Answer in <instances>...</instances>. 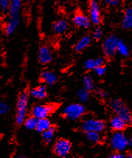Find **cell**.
Masks as SVG:
<instances>
[{
    "label": "cell",
    "mask_w": 132,
    "mask_h": 158,
    "mask_svg": "<svg viewBox=\"0 0 132 158\" xmlns=\"http://www.w3.org/2000/svg\"><path fill=\"white\" fill-rule=\"evenodd\" d=\"M29 95L26 92H22L19 95L16 104V123L18 125L23 123L27 115V106H28Z\"/></svg>",
    "instance_id": "obj_1"
},
{
    "label": "cell",
    "mask_w": 132,
    "mask_h": 158,
    "mask_svg": "<svg viewBox=\"0 0 132 158\" xmlns=\"http://www.w3.org/2000/svg\"><path fill=\"white\" fill-rule=\"evenodd\" d=\"M129 144V139L121 132L117 131L112 135L110 138V145L112 148L117 151H123Z\"/></svg>",
    "instance_id": "obj_2"
},
{
    "label": "cell",
    "mask_w": 132,
    "mask_h": 158,
    "mask_svg": "<svg viewBox=\"0 0 132 158\" xmlns=\"http://www.w3.org/2000/svg\"><path fill=\"white\" fill-rule=\"evenodd\" d=\"M85 112L84 106L82 105L75 103L66 106L63 111V114L67 118L70 120H75L80 118Z\"/></svg>",
    "instance_id": "obj_3"
},
{
    "label": "cell",
    "mask_w": 132,
    "mask_h": 158,
    "mask_svg": "<svg viewBox=\"0 0 132 158\" xmlns=\"http://www.w3.org/2000/svg\"><path fill=\"white\" fill-rule=\"evenodd\" d=\"M110 106L112 109L117 114L118 116L122 118L126 122H129L130 120V113L128 109L126 107L121 100L114 99L110 102Z\"/></svg>",
    "instance_id": "obj_4"
},
{
    "label": "cell",
    "mask_w": 132,
    "mask_h": 158,
    "mask_svg": "<svg viewBox=\"0 0 132 158\" xmlns=\"http://www.w3.org/2000/svg\"><path fill=\"white\" fill-rule=\"evenodd\" d=\"M105 128V124L102 120L89 118L87 120H85L82 124V129L85 132H97L100 133Z\"/></svg>",
    "instance_id": "obj_5"
},
{
    "label": "cell",
    "mask_w": 132,
    "mask_h": 158,
    "mask_svg": "<svg viewBox=\"0 0 132 158\" xmlns=\"http://www.w3.org/2000/svg\"><path fill=\"white\" fill-rule=\"evenodd\" d=\"M119 40L115 36H110L104 40L103 44L104 53L107 57H113L117 52V47Z\"/></svg>",
    "instance_id": "obj_6"
},
{
    "label": "cell",
    "mask_w": 132,
    "mask_h": 158,
    "mask_svg": "<svg viewBox=\"0 0 132 158\" xmlns=\"http://www.w3.org/2000/svg\"><path fill=\"white\" fill-rule=\"evenodd\" d=\"M71 143L67 139H58L55 143L54 147V151L58 156L65 157L69 155L71 150Z\"/></svg>",
    "instance_id": "obj_7"
},
{
    "label": "cell",
    "mask_w": 132,
    "mask_h": 158,
    "mask_svg": "<svg viewBox=\"0 0 132 158\" xmlns=\"http://www.w3.org/2000/svg\"><path fill=\"white\" fill-rule=\"evenodd\" d=\"M53 111V107L47 105H37L32 109V115L39 118H47Z\"/></svg>",
    "instance_id": "obj_8"
},
{
    "label": "cell",
    "mask_w": 132,
    "mask_h": 158,
    "mask_svg": "<svg viewBox=\"0 0 132 158\" xmlns=\"http://www.w3.org/2000/svg\"><path fill=\"white\" fill-rule=\"evenodd\" d=\"M89 19L91 22L96 25L100 23V10L96 0H91L89 5Z\"/></svg>",
    "instance_id": "obj_9"
},
{
    "label": "cell",
    "mask_w": 132,
    "mask_h": 158,
    "mask_svg": "<svg viewBox=\"0 0 132 158\" xmlns=\"http://www.w3.org/2000/svg\"><path fill=\"white\" fill-rule=\"evenodd\" d=\"M19 23V16H9L8 21L5 27L6 35H11L15 32Z\"/></svg>",
    "instance_id": "obj_10"
},
{
    "label": "cell",
    "mask_w": 132,
    "mask_h": 158,
    "mask_svg": "<svg viewBox=\"0 0 132 158\" xmlns=\"http://www.w3.org/2000/svg\"><path fill=\"white\" fill-rule=\"evenodd\" d=\"M38 58L40 63L42 64H48L51 62L53 59V55L51 50L48 47H41L39 50Z\"/></svg>",
    "instance_id": "obj_11"
},
{
    "label": "cell",
    "mask_w": 132,
    "mask_h": 158,
    "mask_svg": "<svg viewBox=\"0 0 132 158\" xmlns=\"http://www.w3.org/2000/svg\"><path fill=\"white\" fill-rule=\"evenodd\" d=\"M73 23L78 27H81V28H89L90 27L91 20L89 17L85 16L84 14L79 13V14L75 15V17L73 18Z\"/></svg>",
    "instance_id": "obj_12"
},
{
    "label": "cell",
    "mask_w": 132,
    "mask_h": 158,
    "mask_svg": "<svg viewBox=\"0 0 132 158\" xmlns=\"http://www.w3.org/2000/svg\"><path fill=\"white\" fill-rule=\"evenodd\" d=\"M30 95L37 99H42L47 96V89L45 86L40 85L30 91Z\"/></svg>",
    "instance_id": "obj_13"
},
{
    "label": "cell",
    "mask_w": 132,
    "mask_h": 158,
    "mask_svg": "<svg viewBox=\"0 0 132 158\" xmlns=\"http://www.w3.org/2000/svg\"><path fill=\"white\" fill-rule=\"evenodd\" d=\"M126 125H127V122L118 115L113 117L110 121V127L115 131H121L125 128Z\"/></svg>",
    "instance_id": "obj_14"
},
{
    "label": "cell",
    "mask_w": 132,
    "mask_h": 158,
    "mask_svg": "<svg viewBox=\"0 0 132 158\" xmlns=\"http://www.w3.org/2000/svg\"><path fill=\"white\" fill-rule=\"evenodd\" d=\"M41 79L45 83H46L48 85H52L57 81V76L54 73L51 71H43L41 73Z\"/></svg>",
    "instance_id": "obj_15"
},
{
    "label": "cell",
    "mask_w": 132,
    "mask_h": 158,
    "mask_svg": "<svg viewBox=\"0 0 132 158\" xmlns=\"http://www.w3.org/2000/svg\"><path fill=\"white\" fill-rule=\"evenodd\" d=\"M51 123L49 119H48L47 118H39V119H37V127H36L35 130L39 133H43L44 131L51 128Z\"/></svg>",
    "instance_id": "obj_16"
},
{
    "label": "cell",
    "mask_w": 132,
    "mask_h": 158,
    "mask_svg": "<svg viewBox=\"0 0 132 158\" xmlns=\"http://www.w3.org/2000/svg\"><path fill=\"white\" fill-rule=\"evenodd\" d=\"M104 60L102 58L89 59L85 61V68L88 70H94L99 66H102L104 64Z\"/></svg>",
    "instance_id": "obj_17"
},
{
    "label": "cell",
    "mask_w": 132,
    "mask_h": 158,
    "mask_svg": "<svg viewBox=\"0 0 132 158\" xmlns=\"http://www.w3.org/2000/svg\"><path fill=\"white\" fill-rule=\"evenodd\" d=\"M122 26L124 29H130L132 27V8L127 9L124 13L122 20Z\"/></svg>",
    "instance_id": "obj_18"
},
{
    "label": "cell",
    "mask_w": 132,
    "mask_h": 158,
    "mask_svg": "<svg viewBox=\"0 0 132 158\" xmlns=\"http://www.w3.org/2000/svg\"><path fill=\"white\" fill-rule=\"evenodd\" d=\"M68 29V23L65 19H61V20L56 21L53 25V30L54 33H64L65 30Z\"/></svg>",
    "instance_id": "obj_19"
},
{
    "label": "cell",
    "mask_w": 132,
    "mask_h": 158,
    "mask_svg": "<svg viewBox=\"0 0 132 158\" xmlns=\"http://www.w3.org/2000/svg\"><path fill=\"white\" fill-rule=\"evenodd\" d=\"M90 40H91L90 37L88 36L82 37L81 39L79 40V41L78 43L76 44V45H75V51H83V50H84L85 48H87V47L89 46V44H90Z\"/></svg>",
    "instance_id": "obj_20"
},
{
    "label": "cell",
    "mask_w": 132,
    "mask_h": 158,
    "mask_svg": "<svg viewBox=\"0 0 132 158\" xmlns=\"http://www.w3.org/2000/svg\"><path fill=\"white\" fill-rule=\"evenodd\" d=\"M37 118H36V117L33 116V115L26 118L23 122L25 128L30 130H35L36 127H37Z\"/></svg>",
    "instance_id": "obj_21"
},
{
    "label": "cell",
    "mask_w": 132,
    "mask_h": 158,
    "mask_svg": "<svg viewBox=\"0 0 132 158\" xmlns=\"http://www.w3.org/2000/svg\"><path fill=\"white\" fill-rule=\"evenodd\" d=\"M117 52L119 53L121 55L124 57H127L129 54V49L126 44L122 40H118L117 47Z\"/></svg>",
    "instance_id": "obj_22"
},
{
    "label": "cell",
    "mask_w": 132,
    "mask_h": 158,
    "mask_svg": "<svg viewBox=\"0 0 132 158\" xmlns=\"http://www.w3.org/2000/svg\"><path fill=\"white\" fill-rule=\"evenodd\" d=\"M42 137H43L44 141L45 143H51L54 139V128L51 127V128L48 129L47 130L44 131L42 133Z\"/></svg>",
    "instance_id": "obj_23"
},
{
    "label": "cell",
    "mask_w": 132,
    "mask_h": 158,
    "mask_svg": "<svg viewBox=\"0 0 132 158\" xmlns=\"http://www.w3.org/2000/svg\"><path fill=\"white\" fill-rule=\"evenodd\" d=\"M83 85H84V89H86L87 91H92L94 88V83L93 81H92V77L90 76L87 75V76H85L83 77Z\"/></svg>",
    "instance_id": "obj_24"
},
{
    "label": "cell",
    "mask_w": 132,
    "mask_h": 158,
    "mask_svg": "<svg viewBox=\"0 0 132 158\" xmlns=\"http://www.w3.org/2000/svg\"><path fill=\"white\" fill-rule=\"evenodd\" d=\"M86 138L89 139V141L92 143H98L100 140V133L97 132H86Z\"/></svg>",
    "instance_id": "obj_25"
},
{
    "label": "cell",
    "mask_w": 132,
    "mask_h": 158,
    "mask_svg": "<svg viewBox=\"0 0 132 158\" xmlns=\"http://www.w3.org/2000/svg\"><path fill=\"white\" fill-rule=\"evenodd\" d=\"M77 96H78L79 99L83 102L87 101L89 99V91L86 89H80L78 92H77Z\"/></svg>",
    "instance_id": "obj_26"
},
{
    "label": "cell",
    "mask_w": 132,
    "mask_h": 158,
    "mask_svg": "<svg viewBox=\"0 0 132 158\" xmlns=\"http://www.w3.org/2000/svg\"><path fill=\"white\" fill-rule=\"evenodd\" d=\"M10 6V0H0V10L2 12L9 10Z\"/></svg>",
    "instance_id": "obj_27"
},
{
    "label": "cell",
    "mask_w": 132,
    "mask_h": 158,
    "mask_svg": "<svg viewBox=\"0 0 132 158\" xmlns=\"http://www.w3.org/2000/svg\"><path fill=\"white\" fill-rule=\"evenodd\" d=\"M10 107L7 103L0 101V115L6 114L10 111Z\"/></svg>",
    "instance_id": "obj_28"
},
{
    "label": "cell",
    "mask_w": 132,
    "mask_h": 158,
    "mask_svg": "<svg viewBox=\"0 0 132 158\" xmlns=\"http://www.w3.org/2000/svg\"><path fill=\"white\" fill-rule=\"evenodd\" d=\"M94 71H95V73L97 75L102 76L105 74L106 71H107V69L102 65V66H99L97 67L96 68H95V69H94Z\"/></svg>",
    "instance_id": "obj_29"
},
{
    "label": "cell",
    "mask_w": 132,
    "mask_h": 158,
    "mask_svg": "<svg viewBox=\"0 0 132 158\" xmlns=\"http://www.w3.org/2000/svg\"><path fill=\"white\" fill-rule=\"evenodd\" d=\"M103 36V31L101 29L97 28L94 30L93 34H92V36H93L94 39L96 40H100Z\"/></svg>",
    "instance_id": "obj_30"
},
{
    "label": "cell",
    "mask_w": 132,
    "mask_h": 158,
    "mask_svg": "<svg viewBox=\"0 0 132 158\" xmlns=\"http://www.w3.org/2000/svg\"><path fill=\"white\" fill-rule=\"evenodd\" d=\"M107 3L109 6H115L118 5L119 4L120 0H106Z\"/></svg>",
    "instance_id": "obj_31"
},
{
    "label": "cell",
    "mask_w": 132,
    "mask_h": 158,
    "mask_svg": "<svg viewBox=\"0 0 132 158\" xmlns=\"http://www.w3.org/2000/svg\"><path fill=\"white\" fill-rule=\"evenodd\" d=\"M110 157V158H124V156L122 154V153H114V154H112Z\"/></svg>",
    "instance_id": "obj_32"
},
{
    "label": "cell",
    "mask_w": 132,
    "mask_h": 158,
    "mask_svg": "<svg viewBox=\"0 0 132 158\" xmlns=\"http://www.w3.org/2000/svg\"><path fill=\"white\" fill-rule=\"evenodd\" d=\"M99 95H100L101 97H104V98H105V97L107 96V94L105 92H103V91H100V92H99Z\"/></svg>",
    "instance_id": "obj_33"
},
{
    "label": "cell",
    "mask_w": 132,
    "mask_h": 158,
    "mask_svg": "<svg viewBox=\"0 0 132 158\" xmlns=\"http://www.w3.org/2000/svg\"><path fill=\"white\" fill-rule=\"evenodd\" d=\"M130 120H132V112L130 113Z\"/></svg>",
    "instance_id": "obj_34"
},
{
    "label": "cell",
    "mask_w": 132,
    "mask_h": 158,
    "mask_svg": "<svg viewBox=\"0 0 132 158\" xmlns=\"http://www.w3.org/2000/svg\"><path fill=\"white\" fill-rule=\"evenodd\" d=\"M128 157H132V155H129Z\"/></svg>",
    "instance_id": "obj_35"
}]
</instances>
